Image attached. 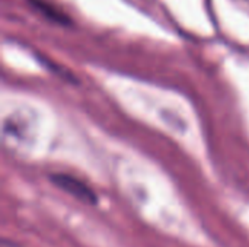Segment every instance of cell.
Instances as JSON below:
<instances>
[{"mask_svg": "<svg viewBox=\"0 0 249 247\" xmlns=\"http://www.w3.org/2000/svg\"><path fill=\"white\" fill-rule=\"evenodd\" d=\"M50 181L58 189H61L63 192L69 194L70 197H73L74 199H77L86 205L98 204V197H96L95 191L88 183H85L82 179H79L76 176L66 175V173H54L50 176Z\"/></svg>", "mask_w": 249, "mask_h": 247, "instance_id": "1", "label": "cell"}, {"mask_svg": "<svg viewBox=\"0 0 249 247\" xmlns=\"http://www.w3.org/2000/svg\"><path fill=\"white\" fill-rule=\"evenodd\" d=\"M42 15H45L48 19L60 22V23H69V17L64 12H61L58 7H55L54 4H51L47 0H29Z\"/></svg>", "mask_w": 249, "mask_h": 247, "instance_id": "2", "label": "cell"}, {"mask_svg": "<svg viewBox=\"0 0 249 247\" xmlns=\"http://www.w3.org/2000/svg\"><path fill=\"white\" fill-rule=\"evenodd\" d=\"M0 247H22V246H19L18 243H15V242H12V240L3 239V240L0 242Z\"/></svg>", "mask_w": 249, "mask_h": 247, "instance_id": "3", "label": "cell"}]
</instances>
